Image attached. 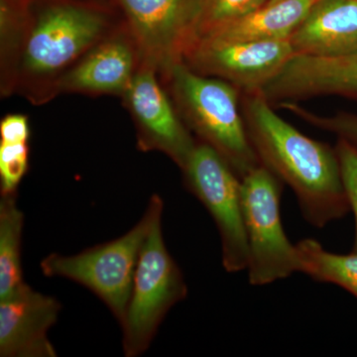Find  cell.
Wrapping results in <instances>:
<instances>
[{"label":"cell","instance_id":"6da1fadb","mask_svg":"<svg viewBox=\"0 0 357 357\" xmlns=\"http://www.w3.org/2000/svg\"><path fill=\"white\" fill-rule=\"evenodd\" d=\"M241 110L260 163L293 190L307 222L323 229L351 211L335 148L300 132L261 91L243 93Z\"/></svg>","mask_w":357,"mask_h":357},{"label":"cell","instance_id":"7a4b0ae2","mask_svg":"<svg viewBox=\"0 0 357 357\" xmlns=\"http://www.w3.org/2000/svg\"><path fill=\"white\" fill-rule=\"evenodd\" d=\"M163 77L187 128L213 148L241 180L261 165L244 122L243 93L236 86L198 74L184 60Z\"/></svg>","mask_w":357,"mask_h":357},{"label":"cell","instance_id":"3957f363","mask_svg":"<svg viewBox=\"0 0 357 357\" xmlns=\"http://www.w3.org/2000/svg\"><path fill=\"white\" fill-rule=\"evenodd\" d=\"M105 14L76 4H55L44 9L22 31L13 32V43L20 48L17 72L20 82H50L54 86L68 68L107 38Z\"/></svg>","mask_w":357,"mask_h":357},{"label":"cell","instance_id":"277c9868","mask_svg":"<svg viewBox=\"0 0 357 357\" xmlns=\"http://www.w3.org/2000/svg\"><path fill=\"white\" fill-rule=\"evenodd\" d=\"M163 210V199L154 194L139 222L124 236L75 255L51 253L43 258L40 268L45 276L62 277L88 288L121 325L132 293L141 248L155 218Z\"/></svg>","mask_w":357,"mask_h":357},{"label":"cell","instance_id":"5b68a950","mask_svg":"<svg viewBox=\"0 0 357 357\" xmlns=\"http://www.w3.org/2000/svg\"><path fill=\"white\" fill-rule=\"evenodd\" d=\"M162 215L163 213L155 218L141 248L132 293L121 324L126 357L140 356L149 349L166 314L188 295L184 276L164 241Z\"/></svg>","mask_w":357,"mask_h":357},{"label":"cell","instance_id":"8992f818","mask_svg":"<svg viewBox=\"0 0 357 357\" xmlns=\"http://www.w3.org/2000/svg\"><path fill=\"white\" fill-rule=\"evenodd\" d=\"M282 190L283 182L263 165L241 180L251 285H268L301 272L297 244L290 243L281 222Z\"/></svg>","mask_w":357,"mask_h":357},{"label":"cell","instance_id":"52a82bcc","mask_svg":"<svg viewBox=\"0 0 357 357\" xmlns=\"http://www.w3.org/2000/svg\"><path fill=\"white\" fill-rule=\"evenodd\" d=\"M181 170L185 187L203 204L217 225L225 269L229 273L248 269L241 178L213 148L201 141Z\"/></svg>","mask_w":357,"mask_h":357},{"label":"cell","instance_id":"ba28073f","mask_svg":"<svg viewBox=\"0 0 357 357\" xmlns=\"http://www.w3.org/2000/svg\"><path fill=\"white\" fill-rule=\"evenodd\" d=\"M139 55V65L162 77L184 60L196 39L199 0H119Z\"/></svg>","mask_w":357,"mask_h":357},{"label":"cell","instance_id":"9c48e42d","mask_svg":"<svg viewBox=\"0 0 357 357\" xmlns=\"http://www.w3.org/2000/svg\"><path fill=\"white\" fill-rule=\"evenodd\" d=\"M296 55L289 40L220 42L197 39L184 62L198 74L234 84L243 93L262 91Z\"/></svg>","mask_w":357,"mask_h":357},{"label":"cell","instance_id":"30bf717a","mask_svg":"<svg viewBox=\"0 0 357 357\" xmlns=\"http://www.w3.org/2000/svg\"><path fill=\"white\" fill-rule=\"evenodd\" d=\"M157 74L153 67L139 65L123 96L124 102L135 122L138 148L162 152L182 169L198 141L181 119Z\"/></svg>","mask_w":357,"mask_h":357},{"label":"cell","instance_id":"8fae6325","mask_svg":"<svg viewBox=\"0 0 357 357\" xmlns=\"http://www.w3.org/2000/svg\"><path fill=\"white\" fill-rule=\"evenodd\" d=\"M61 310L60 301L29 285L0 300V356H57L48 332Z\"/></svg>","mask_w":357,"mask_h":357},{"label":"cell","instance_id":"7c38bea8","mask_svg":"<svg viewBox=\"0 0 357 357\" xmlns=\"http://www.w3.org/2000/svg\"><path fill=\"white\" fill-rule=\"evenodd\" d=\"M139 67V55L128 29L114 32L88 52L58 79L59 93L123 96Z\"/></svg>","mask_w":357,"mask_h":357},{"label":"cell","instance_id":"4fadbf2b","mask_svg":"<svg viewBox=\"0 0 357 357\" xmlns=\"http://www.w3.org/2000/svg\"><path fill=\"white\" fill-rule=\"evenodd\" d=\"M262 93L273 105L325 96L357 100V53L342 57L295 55Z\"/></svg>","mask_w":357,"mask_h":357},{"label":"cell","instance_id":"5bb4252c","mask_svg":"<svg viewBox=\"0 0 357 357\" xmlns=\"http://www.w3.org/2000/svg\"><path fill=\"white\" fill-rule=\"evenodd\" d=\"M289 41L296 55L357 53V0H318Z\"/></svg>","mask_w":357,"mask_h":357},{"label":"cell","instance_id":"9a60e30c","mask_svg":"<svg viewBox=\"0 0 357 357\" xmlns=\"http://www.w3.org/2000/svg\"><path fill=\"white\" fill-rule=\"evenodd\" d=\"M318 0H279L211 28L197 39L220 42L285 41ZM196 39V40H197Z\"/></svg>","mask_w":357,"mask_h":357},{"label":"cell","instance_id":"2e32d148","mask_svg":"<svg viewBox=\"0 0 357 357\" xmlns=\"http://www.w3.org/2000/svg\"><path fill=\"white\" fill-rule=\"evenodd\" d=\"M24 213L18 208L16 195L0 199V300L27 285L21 264V241Z\"/></svg>","mask_w":357,"mask_h":357},{"label":"cell","instance_id":"e0dca14e","mask_svg":"<svg viewBox=\"0 0 357 357\" xmlns=\"http://www.w3.org/2000/svg\"><path fill=\"white\" fill-rule=\"evenodd\" d=\"M30 128L28 117L8 114L0 122V194H17L29 169Z\"/></svg>","mask_w":357,"mask_h":357},{"label":"cell","instance_id":"ac0fdd59","mask_svg":"<svg viewBox=\"0 0 357 357\" xmlns=\"http://www.w3.org/2000/svg\"><path fill=\"white\" fill-rule=\"evenodd\" d=\"M301 272L314 280L332 283L344 288L357 299V251L349 255H335L326 250L314 239L297 243Z\"/></svg>","mask_w":357,"mask_h":357},{"label":"cell","instance_id":"d6986e66","mask_svg":"<svg viewBox=\"0 0 357 357\" xmlns=\"http://www.w3.org/2000/svg\"><path fill=\"white\" fill-rule=\"evenodd\" d=\"M268 1L269 0H199L196 39L211 28L259 8Z\"/></svg>","mask_w":357,"mask_h":357},{"label":"cell","instance_id":"ffe728a7","mask_svg":"<svg viewBox=\"0 0 357 357\" xmlns=\"http://www.w3.org/2000/svg\"><path fill=\"white\" fill-rule=\"evenodd\" d=\"M335 148L340 162L345 194L356 218V238L352 250L357 251V149L340 138H337Z\"/></svg>","mask_w":357,"mask_h":357},{"label":"cell","instance_id":"44dd1931","mask_svg":"<svg viewBox=\"0 0 357 357\" xmlns=\"http://www.w3.org/2000/svg\"><path fill=\"white\" fill-rule=\"evenodd\" d=\"M333 133L357 149V114L337 112L331 122Z\"/></svg>","mask_w":357,"mask_h":357},{"label":"cell","instance_id":"7402d4cb","mask_svg":"<svg viewBox=\"0 0 357 357\" xmlns=\"http://www.w3.org/2000/svg\"><path fill=\"white\" fill-rule=\"evenodd\" d=\"M279 1V0H269V1L267 2V3H272V2H276Z\"/></svg>","mask_w":357,"mask_h":357}]
</instances>
